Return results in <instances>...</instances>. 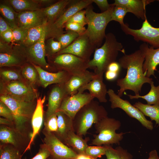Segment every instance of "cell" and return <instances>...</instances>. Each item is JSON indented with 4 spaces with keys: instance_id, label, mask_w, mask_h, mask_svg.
Listing matches in <instances>:
<instances>
[{
    "instance_id": "ab89813d",
    "label": "cell",
    "mask_w": 159,
    "mask_h": 159,
    "mask_svg": "<svg viewBox=\"0 0 159 159\" xmlns=\"http://www.w3.org/2000/svg\"><path fill=\"white\" fill-rule=\"evenodd\" d=\"M128 12L126 9L121 6H116L114 7L112 11L111 21L118 22L120 25L124 24L123 19L126 14Z\"/></svg>"
},
{
    "instance_id": "836d02e7",
    "label": "cell",
    "mask_w": 159,
    "mask_h": 159,
    "mask_svg": "<svg viewBox=\"0 0 159 159\" xmlns=\"http://www.w3.org/2000/svg\"><path fill=\"white\" fill-rule=\"evenodd\" d=\"M105 155L106 159H133L132 155L127 150L119 146L114 148L107 145Z\"/></svg>"
},
{
    "instance_id": "60d3db41",
    "label": "cell",
    "mask_w": 159,
    "mask_h": 159,
    "mask_svg": "<svg viewBox=\"0 0 159 159\" xmlns=\"http://www.w3.org/2000/svg\"><path fill=\"white\" fill-rule=\"evenodd\" d=\"M44 125V130L53 134L57 132L58 125L57 116L56 113L45 119Z\"/></svg>"
},
{
    "instance_id": "91938a15",
    "label": "cell",
    "mask_w": 159,
    "mask_h": 159,
    "mask_svg": "<svg viewBox=\"0 0 159 159\" xmlns=\"http://www.w3.org/2000/svg\"><path fill=\"white\" fill-rule=\"evenodd\" d=\"M103 159V158H102V159Z\"/></svg>"
},
{
    "instance_id": "8fae6325",
    "label": "cell",
    "mask_w": 159,
    "mask_h": 159,
    "mask_svg": "<svg viewBox=\"0 0 159 159\" xmlns=\"http://www.w3.org/2000/svg\"><path fill=\"white\" fill-rule=\"evenodd\" d=\"M107 93L109 97V101L111 103L112 108H120L130 117L138 120L143 126L148 129L152 130L153 129V123L151 121L148 120L140 110L132 105L128 101L121 98L112 89H109Z\"/></svg>"
},
{
    "instance_id": "ffe728a7",
    "label": "cell",
    "mask_w": 159,
    "mask_h": 159,
    "mask_svg": "<svg viewBox=\"0 0 159 159\" xmlns=\"http://www.w3.org/2000/svg\"><path fill=\"white\" fill-rule=\"evenodd\" d=\"M154 1L153 0H115L111 6H121L125 7L137 17L145 20L146 6Z\"/></svg>"
},
{
    "instance_id": "603a6c76",
    "label": "cell",
    "mask_w": 159,
    "mask_h": 159,
    "mask_svg": "<svg viewBox=\"0 0 159 159\" xmlns=\"http://www.w3.org/2000/svg\"><path fill=\"white\" fill-rule=\"evenodd\" d=\"M159 64V48H154L147 44L143 71L145 76L149 77L154 75L156 67Z\"/></svg>"
},
{
    "instance_id": "e0dca14e",
    "label": "cell",
    "mask_w": 159,
    "mask_h": 159,
    "mask_svg": "<svg viewBox=\"0 0 159 159\" xmlns=\"http://www.w3.org/2000/svg\"><path fill=\"white\" fill-rule=\"evenodd\" d=\"M86 90H89L90 94L100 102H107L106 95L107 91L103 82V76L95 74L92 80L79 88L78 92L82 93Z\"/></svg>"
},
{
    "instance_id": "5b68a950",
    "label": "cell",
    "mask_w": 159,
    "mask_h": 159,
    "mask_svg": "<svg viewBox=\"0 0 159 159\" xmlns=\"http://www.w3.org/2000/svg\"><path fill=\"white\" fill-rule=\"evenodd\" d=\"M114 7L112 6L107 11L100 13H97L93 11L92 4L86 8L88 26L85 33L97 48L101 46L105 39L106 28L111 21V14Z\"/></svg>"
},
{
    "instance_id": "db71d44e",
    "label": "cell",
    "mask_w": 159,
    "mask_h": 159,
    "mask_svg": "<svg viewBox=\"0 0 159 159\" xmlns=\"http://www.w3.org/2000/svg\"><path fill=\"white\" fill-rule=\"evenodd\" d=\"M41 6H49L56 1L53 0H36Z\"/></svg>"
},
{
    "instance_id": "9a60e30c",
    "label": "cell",
    "mask_w": 159,
    "mask_h": 159,
    "mask_svg": "<svg viewBox=\"0 0 159 159\" xmlns=\"http://www.w3.org/2000/svg\"><path fill=\"white\" fill-rule=\"evenodd\" d=\"M47 29L44 31L41 37L37 42L30 46L24 47L27 59L32 63L47 68L49 66L45 59Z\"/></svg>"
},
{
    "instance_id": "4dcf8cb0",
    "label": "cell",
    "mask_w": 159,
    "mask_h": 159,
    "mask_svg": "<svg viewBox=\"0 0 159 159\" xmlns=\"http://www.w3.org/2000/svg\"><path fill=\"white\" fill-rule=\"evenodd\" d=\"M133 106L140 110L144 115L154 120L156 124L159 125V106L144 104L140 102H136Z\"/></svg>"
},
{
    "instance_id": "6f0895ef",
    "label": "cell",
    "mask_w": 159,
    "mask_h": 159,
    "mask_svg": "<svg viewBox=\"0 0 159 159\" xmlns=\"http://www.w3.org/2000/svg\"><path fill=\"white\" fill-rule=\"evenodd\" d=\"M75 159H92L90 158L85 154H77Z\"/></svg>"
},
{
    "instance_id": "f1b7e54d",
    "label": "cell",
    "mask_w": 159,
    "mask_h": 159,
    "mask_svg": "<svg viewBox=\"0 0 159 159\" xmlns=\"http://www.w3.org/2000/svg\"><path fill=\"white\" fill-rule=\"evenodd\" d=\"M7 2L17 13L42 9L36 0H9Z\"/></svg>"
},
{
    "instance_id": "484cf974",
    "label": "cell",
    "mask_w": 159,
    "mask_h": 159,
    "mask_svg": "<svg viewBox=\"0 0 159 159\" xmlns=\"http://www.w3.org/2000/svg\"><path fill=\"white\" fill-rule=\"evenodd\" d=\"M56 114L57 118L58 128L57 132L54 134L63 143L68 134L74 131L73 119L64 112L58 111Z\"/></svg>"
},
{
    "instance_id": "d4e9b609",
    "label": "cell",
    "mask_w": 159,
    "mask_h": 159,
    "mask_svg": "<svg viewBox=\"0 0 159 159\" xmlns=\"http://www.w3.org/2000/svg\"><path fill=\"white\" fill-rule=\"evenodd\" d=\"M89 140V137L84 139L82 136L77 135L74 131H72L68 134L63 143L77 154H85L86 150L89 146L87 142Z\"/></svg>"
},
{
    "instance_id": "e575fe53",
    "label": "cell",
    "mask_w": 159,
    "mask_h": 159,
    "mask_svg": "<svg viewBox=\"0 0 159 159\" xmlns=\"http://www.w3.org/2000/svg\"><path fill=\"white\" fill-rule=\"evenodd\" d=\"M19 150L10 144H1L0 159H21Z\"/></svg>"
},
{
    "instance_id": "7bdbcfd3",
    "label": "cell",
    "mask_w": 159,
    "mask_h": 159,
    "mask_svg": "<svg viewBox=\"0 0 159 159\" xmlns=\"http://www.w3.org/2000/svg\"><path fill=\"white\" fill-rule=\"evenodd\" d=\"M78 23L85 26L87 24V21L86 16L85 10H80L72 16L67 22Z\"/></svg>"
},
{
    "instance_id": "9c48e42d",
    "label": "cell",
    "mask_w": 159,
    "mask_h": 159,
    "mask_svg": "<svg viewBox=\"0 0 159 159\" xmlns=\"http://www.w3.org/2000/svg\"><path fill=\"white\" fill-rule=\"evenodd\" d=\"M1 95L9 96L16 100L33 102L37 98L36 91L31 84L21 80L0 83Z\"/></svg>"
},
{
    "instance_id": "9f6ffc18",
    "label": "cell",
    "mask_w": 159,
    "mask_h": 159,
    "mask_svg": "<svg viewBox=\"0 0 159 159\" xmlns=\"http://www.w3.org/2000/svg\"><path fill=\"white\" fill-rule=\"evenodd\" d=\"M148 159H159V157L157 151L153 150L149 153V157Z\"/></svg>"
},
{
    "instance_id": "f907efd6",
    "label": "cell",
    "mask_w": 159,
    "mask_h": 159,
    "mask_svg": "<svg viewBox=\"0 0 159 159\" xmlns=\"http://www.w3.org/2000/svg\"><path fill=\"white\" fill-rule=\"evenodd\" d=\"M11 29L9 23L4 18L0 16V34L9 30Z\"/></svg>"
},
{
    "instance_id": "ba28073f",
    "label": "cell",
    "mask_w": 159,
    "mask_h": 159,
    "mask_svg": "<svg viewBox=\"0 0 159 159\" xmlns=\"http://www.w3.org/2000/svg\"><path fill=\"white\" fill-rule=\"evenodd\" d=\"M50 57V61L59 71H65L72 75L84 74L89 68L88 62L69 53L55 54Z\"/></svg>"
},
{
    "instance_id": "d6a6232c",
    "label": "cell",
    "mask_w": 159,
    "mask_h": 159,
    "mask_svg": "<svg viewBox=\"0 0 159 159\" xmlns=\"http://www.w3.org/2000/svg\"><path fill=\"white\" fill-rule=\"evenodd\" d=\"M0 12L4 18L10 25L11 29L17 26V13L9 4H1Z\"/></svg>"
},
{
    "instance_id": "8d00e7d4",
    "label": "cell",
    "mask_w": 159,
    "mask_h": 159,
    "mask_svg": "<svg viewBox=\"0 0 159 159\" xmlns=\"http://www.w3.org/2000/svg\"><path fill=\"white\" fill-rule=\"evenodd\" d=\"M77 33L71 31H67L57 37L56 39L61 45V50L66 48L72 44L79 36Z\"/></svg>"
},
{
    "instance_id": "277c9868",
    "label": "cell",
    "mask_w": 159,
    "mask_h": 159,
    "mask_svg": "<svg viewBox=\"0 0 159 159\" xmlns=\"http://www.w3.org/2000/svg\"><path fill=\"white\" fill-rule=\"evenodd\" d=\"M104 107L93 100L82 107L76 114L73 120V128L77 135L85 136L93 124L107 117Z\"/></svg>"
},
{
    "instance_id": "816d5d0a",
    "label": "cell",
    "mask_w": 159,
    "mask_h": 159,
    "mask_svg": "<svg viewBox=\"0 0 159 159\" xmlns=\"http://www.w3.org/2000/svg\"><path fill=\"white\" fill-rule=\"evenodd\" d=\"M119 73L117 72L107 70L105 72V77L107 80H113L117 77Z\"/></svg>"
},
{
    "instance_id": "7402d4cb",
    "label": "cell",
    "mask_w": 159,
    "mask_h": 159,
    "mask_svg": "<svg viewBox=\"0 0 159 159\" xmlns=\"http://www.w3.org/2000/svg\"><path fill=\"white\" fill-rule=\"evenodd\" d=\"M95 75V73L87 70L82 75H72L64 85L68 96L72 95L77 93L79 88L89 82L93 79Z\"/></svg>"
},
{
    "instance_id": "2e32d148",
    "label": "cell",
    "mask_w": 159,
    "mask_h": 159,
    "mask_svg": "<svg viewBox=\"0 0 159 159\" xmlns=\"http://www.w3.org/2000/svg\"><path fill=\"white\" fill-rule=\"evenodd\" d=\"M47 23V19L42 9L17 13V25L18 27L28 29Z\"/></svg>"
},
{
    "instance_id": "f546056e",
    "label": "cell",
    "mask_w": 159,
    "mask_h": 159,
    "mask_svg": "<svg viewBox=\"0 0 159 159\" xmlns=\"http://www.w3.org/2000/svg\"><path fill=\"white\" fill-rule=\"evenodd\" d=\"M47 27V23L28 29L25 38L21 43V45L24 47H27L36 43L40 39Z\"/></svg>"
},
{
    "instance_id": "1f68e13d",
    "label": "cell",
    "mask_w": 159,
    "mask_h": 159,
    "mask_svg": "<svg viewBox=\"0 0 159 159\" xmlns=\"http://www.w3.org/2000/svg\"><path fill=\"white\" fill-rule=\"evenodd\" d=\"M150 84L151 86L150 90L149 92L145 95H127L130 99L142 98L146 101L148 105H153L159 106V84L158 86H155L153 81Z\"/></svg>"
},
{
    "instance_id": "3957f363",
    "label": "cell",
    "mask_w": 159,
    "mask_h": 159,
    "mask_svg": "<svg viewBox=\"0 0 159 159\" xmlns=\"http://www.w3.org/2000/svg\"><path fill=\"white\" fill-rule=\"evenodd\" d=\"M0 101L11 110L14 117L12 127L19 134L26 137L29 132V126L37 105L35 101L27 102L16 100L9 96L0 95Z\"/></svg>"
},
{
    "instance_id": "6da1fadb",
    "label": "cell",
    "mask_w": 159,
    "mask_h": 159,
    "mask_svg": "<svg viewBox=\"0 0 159 159\" xmlns=\"http://www.w3.org/2000/svg\"><path fill=\"white\" fill-rule=\"evenodd\" d=\"M147 44L143 43L139 49L130 54H125L119 60L121 67L127 69L125 77L117 81V85L120 87L117 95L120 97L127 90L133 91L135 95H139L143 85L153 81L152 78L145 76L143 71Z\"/></svg>"
},
{
    "instance_id": "4fadbf2b",
    "label": "cell",
    "mask_w": 159,
    "mask_h": 159,
    "mask_svg": "<svg viewBox=\"0 0 159 159\" xmlns=\"http://www.w3.org/2000/svg\"><path fill=\"white\" fill-rule=\"evenodd\" d=\"M96 49L84 33L80 35L68 46L56 54H72L88 62L90 60L91 55Z\"/></svg>"
},
{
    "instance_id": "681fc988",
    "label": "cell",
    "mask_w": 159,
    "mask_h": 159,
    "mask_svg": "<svg viewBox=\"0 0 159 159\" xmlns=\"http://www.w3.org/2000/svg\"><path fill=\"white\" fill-rule=\"evenodd\" d=\"M0 37L5 42L8 43L13 41V34L11 29L0 34Z\"/></svg>"
},
{
    "instance_id": "11a10c76",
    "label": "cell",
    "mask_w": 159,
    "mask_h": 159,
    "mask_svg": "<svg viewBox=\"0 0 159 159\" xmlns=\"http://www.w3.org/2000/svg\"><path fill=\"white\" fill-rule=\"evenodd\" d=\"M0 124L1 125H4L11 127H13L14 125L13 122L2 117L0 118Z\"/></svg>"
},
{
    "instance_id": "83f0119b",
    "label": "cell",
    "mask_w": 159,
    "mask_h": 159,
    "mask_svg": "<svg viewBox=\"0 0 159 159\" xmlns=\"http://www.w3.org/2000/svg\"><path fill=\"white\" fill-rule=\"evenodd\" d=\"M70 0H60L47 7L42 8L43 13L47 19V25L55 22L61 15Z\"/></svg>"
},
{
    "instance_id": "30bf717a",
    "label": "cell",
    "mask_w": 159,
    "mask_h": 159,
    "mask_svg": "<svg viewBox=\"0 0 159 159\" xmlns=\"http://www.w3.org/2000/svg\"><path fill=\"white\" fill-rule=\"evenodd\" d=\"M121 27L125 34L132 36L135 41L143 42L154 48H159V27L153 26L147 18L140 29L130 28L127 24L121 25Z\"/></svg>"
},
{
    "instance_id": "5bb4252c",
    "label": "cell",
    "mask_w": 159,
    "mask_h": 159,
    "mask_svg": "<svg viewBox=\"0 0 159 159\" xmlns=\"http://www.w3.org/2000/svg\"><path fill=\"white\" fill-rule=\"evenodd\" d=\"M94 98L87 92H77L67 96L62 101L58 111L64 112L73 119L77 112Z\"/></svg>"
},
{
    "instance_id": "bcb514c9",
    "label": "cell",
    "mask_w": 159,
    "mask_h": 159,
    "mask_svg": "<svg viewBox=\"0 0 159 159\" xmlns=\"http://www.w3.org/2000/svg\"><path fill=\"white\" fill-rule=\"evenodd\" d=\"M0 115L13 122L14 117L11 110L5 103L1 101H0Z\"/></svg>"
},
{
    "instance_id": "8992f818",
    "label": "cell",
    "mask_w": 159,
    "mask_h": 159,
    "mask_svg": "<svg viewBox=\"0 0 159 159\" xmlns=\"http://www.w3.org/2000/svg\"><path fill=\"white\" fill-rule=\"evenodd\" d=\"M121 125L120 121L114 118L107 117L103 119L95 124L96 132L98 134L93 135L94 139L90 145L101 146L119 144L125 134L116 133Z\"/></svg>"
},
{
    "instance_id": "f6af8a7d",
    "label": "cell",
    "mask_w": 159,
    "mask_h": 159,
    "mask_svg": "<svg viewBox=\"0 0 159 159\" xmlns=\"http://www.w3.org/2000/svg\"><path fill=\"white\" fill-rule=\"evenodd\" d=\"M64 27L67 31L74 32L77 33L80 35L84 34L86 29L85 26L73 22H66L64 25Z\"/></svg>"
},
{
    "instance_id": "ee69618b",
    "label": "cell",
    "mask_w": 159,
    "mask_h": 159,
    "mask_svg": "<svg viewBox=\"0 0 159 159\" xmlns=\"http://www.w3.org/2000/svg\"><path fill=\"white\" fill-rule=\"evenodd\" d=\"M12 30L13 34V41L21 43L25 38L28 29L17 26Z\"/></svg>"
},
{
    "instance_id": "b9f144b4",
    "label": "cell",
    "mask_w": 159,
    "mask_h": 159,
    "mask_svg": "<svg viewBox=\"0 0 159 159\" xmlns=\"http://www.w3.org/2000/svg\"><path fill=\"white\" fill-rule=\"evenodd\" d=\"M0 76L2 81L5 82L21 80L20 75L15 71L9 69L1 70Z\"/></svg>"
},
{
    "instance_id": "ac0fdd59",
    "label": "cell",
    "mask_w": 159,
    "mask_h": 159,
    "mask_svg": "<svg viewBox=\"0 0 159 159\" xmlns=\"http://www.w3.org/2000/svg\"><path fill=\"white\" fill-rule=\"evenodd\" d=\"M32 64L37 71L40 83L44 87L53 84H64L72 76L64 71H59L55 73L50 72L43 69L39 66Z\"/></svg>"
},
{
    "instance_id": "cb8c5ba5",
    "label": "cell",
    "mask_w": 159,
    "mask_h": 159,
    "mask_svg": "<svg viewBox=\"0 0 159 159\" xmlns=\"http://www.w3.org/2000/svg\"><path fill=\"white\" fill-rule=\"evenodd\" d=\"M22 49L19 51L20 49L12 48L7 52L0 53V67L18 66L22 64L26 57L25 54H22L24 53H21L24 50V48L23 51L20 52Z\"/></svg>"
},
{
    "instance_id": "d6986e66",
    "label": "cell",
    "mask_w": 159,
    "mask_h": 159,
    "mask_svg": "<svg viewBox=\"0 0 159 159\" xmlns=\"http://www.w3.org/2000/svg\"><path fill=\"white\" fill-rule=\"evenodd\" d=\"M64 84H58L52 89L49 96L45 119L56 114L63 99L68 96L64 88Z\"/></svg>"
},
{
    "instance_id": "7a4b0ae2",
    "label": "cell",
    "mask_w": 159,
    "mask_h": 159,
    "mask_svg": "<svg viewBox=\"0 0 159 159\" xmlns=\"http://www.w3.org/2000/svg\"><path fill=\"white\" fill-rule=\"evenodd\" d=\"M103 44L96 49L93 59L88 62L89 68L94 69L95 74L102 76L109 65L115 62L119 52H125L123 45L113 34H107Z\"/></svg>"
},
{
    "instance_id": "7dc6e473",
    "label": "cell",
    "mask_w": 159,
    "mask_h": 159,
    "mask_svg": "<svg viewBox=\"0 0 159 159\" xmlns=\"http://www.w3.org/2000/svg\"><path fill=\"white\" fill-rule=\"evenodd\" d=\"M50 156V153L49 150L43 144L40 145L37 154L31 159H47Z\"/></svg>"
},
{
    "instance_id": "d590c367",
    "label": "cell",
    "mask_w": 159,
    "mask_h": 159,
    "mask_svg": "<svg viewBox=\"0 0 159 159\" xmlns=\"http://www.w3.org/2000/svg\"><path fill=\"white\" fill-rule=\"evenodd\" d=\"M22 76L31 84L36 83L39 77L37 70L33 64H27L24 66L21 70Z\"/></svg>"
},
{
    "instance_id": "f35d334b",
    "label": "cell",
    "mask_w": 159,
    "mask_h": 159,
    "mask_svg": "<svg viewBox=\"0 0 159 159\" xmlns=\"http://www.w3.org/2000/svg\"><path fill=\"white\" fill-rule=\"evenodd\" d=\"M54 38H51L47 40L45 43L46 54L51 57L61 50L62 46L60 43L57 41L54 40Z\"/></svg>"
},
{
    "instance_id": "c3c4849f",
    "label": "cell",
    "mask_w": 159,
    "mask_h": 159,
    "mask_svg": "<svg viewBox=\"0 0 159 159\" xmlns=\"http://www.w3.org/2000/svg\"><path fill=\"white\" fill-rule=\"evenodd\" d=\"M99 8L102 12H105L109 10L112 6L109 4L107 0H92Z\"/></svg>"
},
{
    "instance_id": "74e56055",
    "label": "cell",
    "mask_w": 159,
    "mask_h": 159,
    "mask_svg": "<svg viewBox=\"0 0 159 159\" xmlns=\"http://www.w3.org/2000/svg\"><path fill=\"white\" fill-rule=\"evenodd\" d=\"M107 145L88 146L86 150L85 154L92 159H97L105 155Z\"/></svg>"
},
{
    "instance_id": "4316f807",
    "label": "cell",
    "mask_w": 159,
    "mask_h": 159,
    "mask_svg": "<svg viewBox=\"0 0 159 159\" xmlns=\"http://www.w3.org/2000/svg\"><path fill=\"white\" fill-rule=\"evenodd\" d=\"M23 136L11 127L1 125L0 127V141L1 144H10L19 150L20 144Z\"/></svg>"
},
{
    "instance_id": "7c38bea8",
    "label": "cell",
    "mask_w": 159,
    "mask_h": 159,
    "mask_svg": "<svg viewBox=\"0 0 159 159\" xmlns=\"http://www.w3.org/2000/svg\"><path fill=\"white\" fill-rule=\"evenodd\" d=\"M44 144L50 153L51 159H75L77 154L59 140L52 133L44 130Z\"/></svg>"
},
{
    "instance_id": "52a82bcc",
    "label": "cell",
    "mask_w": 159,
    "mask_h": 159,
    "mask_svg": "<svg viewBox=\"0 0 159 159\" xmlns=\"http://www.w3.org/2000/svg\"><path fill=\"white\" fill-rule=\"evenodd\" d=\"M93 3L92 0H70L60 16L53 24L47 25V34L55 38L64 33L65 24L78 11L86 8Z\"/></svg>"
},
{
    "instance_id": "f5cc1de1",
    "label": "cell",
    "mask_w": 159,
    "mask_h": 159,
    "mask_svg": "<svg viewBox=\"0 0 159 159\" xmlns=\"http://www.w3.org/2000/svg\"><path fill=\"white\" fill-rule=\"evenodd\" d=\"M120 67H121L119 62H117L115 61L111 63L108 66L107 70H109L119 73Z\"/></svg>"
},
{
    "instance_id": "44dd1931",
    "label": "cell",
    "mask_w": 159,
    "mask_h": 159,
    "mask_svg": "<svg viewBox=\"0 0 159 159\" xmlns=\"http://www.w3.org/2000/svg\"><path fill=\"white\" fill-rule=\"evenodd\" d=\"M37 99L36 106L31 120L32 132L29 144L23 153L30 148L34 139L36 136L38 134L43 123V105L45 100V97L44 96L42 98L37 97Z\"/></svg>"
},
{
    "instance_id": "680465c9",
    "label": "cell",
    "mask_w": 159,
    "mask_h": 159,
    "mask_svg": "<svg viewBox=\"0 0 159 159\" xmlns=\"http://www.w3.org/2000/svg\"><path fill=\"white\" fill-rule=\"evenodd\" d=\"M47 159H51L49 157Z\"/></svg>"
}]
</instances>
